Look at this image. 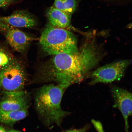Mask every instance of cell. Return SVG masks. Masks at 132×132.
Listing matches in <instances>:
<instances>
[{"label":"cell","mask_w":132,"mask_h":132,"mask_svg":"<svg viewBox=\"0 0 132 132\" xmlns=\"http://www.w3.org/2000/svg\"><path fill=\"white\" fill-rule=\"evenodd\" d=\"M39 42L43 50L48 55L73 54L79 50L75 35L68 30L54 27L50 24L42 31Z\"/></svg>","instance_id":"3"},{"label":"cell","mask_w":132,"mask_h":132,"mask_svg":"<svg viewBox=\"0 0 132 132\" xmlns=\"http://www.w3.org/2000/svg\"><path fill=\"white\" fill-rule=\"evenodd\" d=\"M1 19L5 23L14 28H31L37 23L35 17L25 10L16 11L9 16H1Z\"/></svg>","instance_id":"8"},{"label":"cell","mask_w":132,"mask_h":132,"mask_svg":"<svg viewBox=\"0 0 132 132\" xmlns=\"http://www.w3.org/2000/svg\"><path fill=\"white\" fill-rule=\"evenodd\" d=\"M0 72L1 86L8 92L22 90L26 81L23 67L16 61H12L7 67Z\"/></svg>","instance_id":"4"},{"label":"cell","mask_w":132,"mask_h":132,"mask_svg":"<svg viewBox=\"0 0 132 132\" xmlns=\"http://www.w3.org/2000/svg\"><path fill=\"white\" fill-rule=\"evenodd\" d=\"M4 100L0 103V109L6 111H19L28 109L26 93L23 90L4 92Z\"/></svg>","instance_id":"7"},{"label":"cell","mask_w":132,"mask_h":132,"mask_svg":"<svg viewBox=\"0 0 132 132\" xmlns=\"http://www.w3.org/2000/svg\"><path fill=\"white\" fill-rule=\"evenodd\" d=\"M69 87L63 84H51L44 86L38 91L35 97V108L46 126H60L64 118L70 114L62 110L61 105L64 92Z\"/></svg>","instance_id":"2"},{"label":"cell","mask_w":132,"mask_h":132,"mask_svg":"<svg viewBox=\"0 0 132 132\" xmlns=\"http://www.w3.org/2000/svg\"><path fill=\"white\" fill-rule=\"evenodd\" d=\"M47 16L50 24L53 27L66 29H74L71 25L72 15L66 14L53 6L47 10Z\"/></svg>","instance_id":"10"},{"label":"cell","mask_w":132,"mask_h":132,"mask_svg":"<svg viewBox=\"0 0 132 132\" xmlns=\"http://www.w3.org/2000/svg\"><path fill=\"white\" fill-rule=\"evenodd\" d=\"M1 79H0V89H1Z\"/></svg>","instance_id":"20"},{"label":"cell","mask_w":132,"mask_h":132,"mask_svg":"<svg viewBox=\"0 0 132 132\" xmlns=\"http://www.w3.org/2000/svg\"><path fill=\"white\" fill-rule=\"evenodd\" d=\"M131 63L130 60H121L99 68L91 74L90 85L110 83L120 80Z\"/></svg>","instance_id":"5"},{"label":"cell","mask_w":132,"mask_h":132,"mask_svg":"<svg viewBox=\"0 0 132 132\" xmlns=\"http://www.w3.org/2000/svg\"><path fill=\"white\" fill-rule=\"evenodd\" d=\"M7 42L15 50L20 53L26 51L34 38L19 30L13 28L5 32Z\"/></svg>","instance_id":"9"},{"label":"cell","mask_w":132,"mask_h":132,"mask_svg":"<svg viewBox=\"0 0 132 132\" xmlns=\"http://www.w3.org/2000/svg\"><path fill=\"white\" fill-rule=\"evenodd\" d=\"M12 27L5 23L2 20L1 16H0V32H6Z\"/></svg>","instance_id":"15"},{"label":"cell","mask_w":132,"mask_h":132,"mask_svg":"<svg viewBox=\"0 0 132 132\" xmlns=\"http://www.w3.org/2000/svg\"><path fill=\"white\" fill-rule=\"evenodd\" d=\"M12 61L4 51L0 49V71L7 67Z\"/></svg>","instance_id":"13"},{"label":"cell","mask_w":132,"mask_h":132,"mask_svg":"<svg viewBox=\"0 0 132 132\" xmlns=\"http://www.w3.org/2000/svg\"><path fill=\"white\" fill-rule=\"evenodd\" d=\"M107 4L115 5H123L130 3L131 0H99Z\"/></svg>","instance_id":"14"},{"label":"cell","mask_w":132,"mask_h":132,"mask_svg":"<svg viewBox=\"0 0 132 132\" xmlns=\"http://www.w3.org/2000/svg\"><path fill=\"white\" fill-rule=\"evenodd\" d=\"M90 37L75 53L53 55L44 69L46 78L69 87L81 82L102 57L94 38Z\"/></svg>","instance_id":"1"},{"label":"cell","mask_w":132,"mask_h":132,"mask_svg":"<svg viewBox=\"0 0 132 132\" xmlns=\"http://www.w3.org/2000/svg\"><path fill=\"white\" fill-rule=\"evenodd\" d=\"M8 132H21L20 131H17V130H10Z\"/></svg>","instance_id":"19"},{"label":"cell","mask_w":132,"mask_h":132,"mask_svg":"<svg viewBox=\"0 0 132 132\" xmlns=\"http://www.w3.org/2000/svg\"><path fill=\"white\" fill-rule=\"evenodd\" d=\"M28 114V109L16 111H6L0 109V122L6 124H12L25 118Z\"/></svg>","instance_id":"11"},{"label":"cell","mask_w":132,"mask_h":132,"mask_svg":"<svg viewBox=\"0 0 132 132\" xmlns=\"http://www.w3.org/2000/svg\"><path fill=\"white\" fill-rule=\"evenodd\" d=\"M80 0H54V7L72 15L76 11Z\"/></svg>","instance_id":"12"},{"label":"cell","mask_w":132,"mask_h":132,"mask_svg":"<svg viewBox=\"0 0 132 132\" xmlns=\"http://www.w3.org/2000/svg\"><path fill=\"white\" fill-rule=\"evenodd\" d=\"M114 104V106L119 110L125 121V131L128 132L129 127L128 118L132 115V95L128 90L114 87L111 90Z\"/></svg>","instance_id":"6"},{"label":"cell","mask_w":132,"mask_h":132,"mask_svg":"<svg viewBox=\"0 0 132 132\" xmlns=\"http://www.w3.org/2000/svg\"><path fill=\"white\" fill-rule=\"evenodd\" d=\"M0 132H6L4 128L2 126H0Z\"/></svg>","instance_id":"18"},{"label":"cell","mask_w":132,"mask_h":132,"mask_svg":"<svg viewBox=\"0 0 132 132\" xmlns=\"http://www.w3.org/2000/svg\"><path fill=\"white\" fill-rule=\"evenodd\" d=\"M16 0H0V8H5L12 4Z\"/></svg>","instance_id":"16"},{"label":"cell","mask_w":132,"mask_h":132,"mask_svg":"<svg viewBox=\"0 0 132 132\" xmlns=\"http://www.w3.org/2000/svg\"><path fill=\"white\" fill-rule=\"evenodd\" d=\"M86 129L83 128L82 129L79 130H70V131H68L66 132H85Z\"/></svg>","instance_id":"17"}]
</instances>
